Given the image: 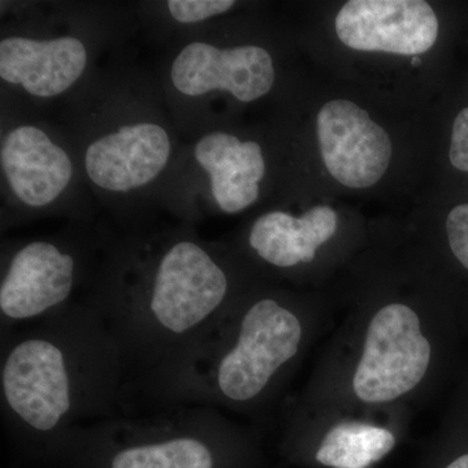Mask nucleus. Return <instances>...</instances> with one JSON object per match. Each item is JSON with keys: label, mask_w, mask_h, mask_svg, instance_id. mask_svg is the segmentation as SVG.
Wrapping results in <instances>:
<instances>
[{"label": "nucleus", "mask_w": 468, "mask_h": 468, "mask_svg": "<svg viewBox=\"0 0 468 468\" xmlns=\"http://www.w3.org/2000/svg\"><path fill=\"white\" fill-rule=\"evenodd\" d=\"M449 156L455 168L468 172V107L455 117Z\"/></svg>", "instance_id": "18"}, {"label": "nucleus", "mask_w": 468, "mask_h": 468, "mask_svg": "<svg viewBox=\"0 0 468 468\" xmlns=\"http://www.w3.org/2000/svg\"><path fill=\"white\" fill-rule=\"evenodd\" d=\"M5 403L30 430L51 432L73 405V378L64 350L45 337H27L11 347L2 363Z\"/></svg>", "instance_id": "4"}, {"label": "nucleus", "mask_w": 468, "mask_h": 468, "mask_svg": "<svg viewBox=\"0 0 468 468\" xmlns=\"http://www.w3.org/2000/svg\"><path fill=\"white\" fill-rule=\"evenodd\" d=\"M316 124L323 162L335 181L367 189L384 177L392 140L367 111L347 100L331 101L319 111Z\"/></svg>", "instance_id": "5"}, {"label": "nucleus", "mask_w": 468, "mask_h": 468, "mask_svg": "<svg viewBox=\"0 0 468 468\" xmlns=\"http://www.w3.org/2000/svg\"><path fill=\"white\" fill-rule=\"evenodd\" d=\"M446 468H468V454L462 455Z\"/></svg>", "instance_id": "19"}, {"label": "nucleus", "mask_w": 468, "mask_h": 468, "mask_svg": "<svg viewBox=\"0 0 468 468\" xmlns=\"http://www.w3.org/2000/svg\"><path fill=\"white\" fill-rule=\"evenodd\" d=\"M396 445L385 428L363 423H341L326 433L316 460L335 468H366L383 460Z\"/></svg>", "instance_id": "14"}, {"label": "nucleus", "mask_w": 468, "mask_h": 468, "mask_svg": "<svg viewBox=\"0 0 468 468\" xmlns=\"http://www.w3.org/2000/svg\"><path fill=\"white\" fill-rule=\"evenodd\" d=\"M214 458L207 445L194 437H175L167 441L132 446L117 452L111 468H212Z\"/></svg>", "instance_id": "15"}, {"label": "nucleus", "mask_w": 468, "mask_h": 468, "mask_svg": "<svg viewBox=\"0 0 468 468\" xmlns=\"http://www.w3.org/2000/svg\"><path fill=\"white\" fill-rule=\"evenodd\" d=\"M75 272L72 255L54 243H27L12 258L0 285L3 318H38L60 306L72 292Z\"/></svg>", "instance_id": "9"}, {"label": "nucleus", "mask_w": 468, "mask_h": 468, "mask_svg": "<svg viewBox=\"0 0 468 468\" xmlns=\"http://www.w3.org/2000/svg\"><path fill=\"white\" fill-rule=\"evenodd\" d=\"M431 353L417 313L406 304H388L369 323L354 392L368 403L399 399L426 377Z\"/></svg>", "instance_id": "2"}, {"label": "nucleus", "mask_w": 468, "mask_h": 468, "mask_svg": "<svg viewBox=\"0 0 468 468\" xmlns=\"http://www.w3.org/2000/svg\"><path fill=\"white\" fill-rule=\"evenodd\" d=\"M337 223V214L328 206H316L301 218L270 212L255 221L249 242L261 260L272 266L310 263L319 246L332 239Z\"/></svg>", "instance_id": "13"}, {"label": "nucleus", "mask_w": 468, "mask_h": 468, "mask_svg": "<svg viewBox=\"0 0 468 468\" xmlns=\"http://www.w3.org/2000/svg\"><path fill=\"white\" fill-rule=\"evenodd\" d=\"M233 5V0H171L167 3L171 16L183 24L201 23L226 14Z\"/></svg>", "instance_id": "16"}, {"label": "nucleus", "mask_w": 468, "mask_h": 468, "mask_svg": "<svg viewBox=\"0 0 468 468\" xmlns=\"http://www.w3.org/2000/svg\"><path fill=\"white\" fill-rule=\"evenodd\" d=\"M194 156L207 172L212 196L224 212L237 214L257 202L260 183L266 174L260 144L214 132L198 141Z\"/></svg>", "instance_id": "12"}, {"label": "nucleus", "mask_w": 468, "mask_h": 468, "mask_svg": "<svg viewBox=\"0 0 468 468\" xmlns=\"http://www.w3.org/2000/svg\"><path fill=\"white\" fill-rule=\"evenodd\" d=\"M347 48L396 55L424 54L439 36V20L423 0H351L335 17Z\"/></svg>", "instance_id": "6"}, {"label": "nucleus", "mask_w": 468, "mask_h": 468, "mask_svg": "<svg viewBox=\"0 0 468 468\" xmlns=\"http://www.w3.org/2000/svg\"><path fill=\"white\" fill-rule=\"evenodd\" d=\"M0 158L12 192L29 207L50 205L72 180L66 150L37 126L12 129L3 140Z\"/></svg>", "instance_id": "11"}, {"label": "nucleus", "mask_w": 468, "mask_h": 468, "mask_svg": "<svg viewBox=\"0 0 468 468\" xmlns=\"http://www.w3.org/2000/svg\"><path fill=\"white\" fill-rule=\"evenodd\" d=\"M171 79L175 88L187 97L223 90L248 103L272 89L275 67L271 55L260 46L218 48L193 42L175 58Z\"/></svg>", "instance_id": "7"}, {"label": "nucleus", "mask_w": 468, "mask_h": 468, "mask_svg": "<svg viewBox=\"0 0 468 468\" xmlns=\"http://www.w3.org/2000/svg\"><path fill=\"white\" fill-rule=\"evenodd\" d=\"M171 151V138L163 126L147 122L122 126L88 147L86 174L107 192H131L162 174Z\"/></svg>", "instance_id": "8"}, {"label": "nucleus", "mask_w": 468, "mask_h": 468, "mask_svg": "<svg viewBox=\"0 0 468 468\" xmlns=\"http://www.w3.org/2000/svg\"><path fill=\"white\" fill-rule=\"evenodd\" d=\"M88 64L84 43L75 37L32 39L8 37L0 42V77L33 97L52 98L76 84Z\"/></svg>", "instance_id": "10"}, {"label": "nucleus", "mask_w": 468, "mask_h": 468, "mask_svg": "<svg viewBox=\"0 0 468 468\" xmlns=\"http://www.w3.org/2000/svg\"><path fill=\"white\" fill-rule=\"evenodd\" d=\"M300 319L275 300L264 298L243 316L236 344L217 368L218 392L234 402L255 399L273 375L298 353Z\"/></svg>", "instance_id": "3"}, {"label": "nucleus", "mask_w": 468, "mask_h": 468, "mask_svg": "<svg viewBox=\"0 0 468 468\" xmlns=\"http://www.w3.org/2000/svg\"><path fill=\"white\" fill-rule=\"evenodd\" d=\"M227 292L226 272L214 258L198 243L178 241L158 261L144 315L159 334L184 337L211 319Z\"/></svg>", "instance_id": "1"}, {"label": "nucleus", "mask_w": 468, "mask_h": 468, "mask_svg": "<svg viewBox=\"0 0 468 468\" xmlns=\"http://www.w3.org/2000/svg\"><path fill=\"white\" fill-rule=\"evenodd\" d=\"M446 232L452 254L468 270V203L452 209L446 220Z\"/></svg>", "instance_id": "17"}]
</instances>
